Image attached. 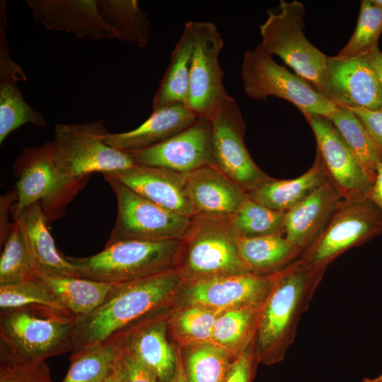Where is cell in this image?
Instances as JSON below:
<instances>
[{
	"instance_id": "cell-1",
	"label": "cell",
	"mask_w": 382,
	"mask_h": 382,
	"mask_svg": "<svg viewBox=\"0 0 382 382\" xmlns=\"http://www.w3.org/2000/svg\"><path fill=\"white\" fill-rule=\"evenodd\" d=\"M183 283L174 269L113 286L90 313L76 317L71 352L105 342L150 314L170 307Z\"/></svg>"
},
{
	"instance_id": "cell-2",
	"label": "cell",
	"mask_w": 382,
	"mask_h": 382,
	"mask_svg": "<svg viewBox=\"0 0 382 382\" xmlns=\"http://www.w3.org/2000/svg\"><path fill=\"white\" fill-rule=\"evenodd\" d=\"M325 272L299 257L274 273L273 284L261 308L253 342L258 364L272 365L284 359Z\"/></svg>"
},
{
	"instance_id": "cell-3",
	"label": "cell",
	"mask_w": 382,
	"mask_h": 382,
	"mask_svg": "<svg viewBox=\"0 0 382 382\" xmlns=\"http://www.w3.org/2000/svg\"><path fill=\"white\" fill-rule=\"evenodd\" d=\"M76 316L43 306L0 311V364H25L71 352Z\"/></svg>"
},
{
	"instance_id": "cell-4",
	"label": "cell",
	"mask_w": 382,
	"mask_h": 382,
	"mask_svg": "<svg viewBox=\"0 0 382 382\" xmlns=\"http://www.w3.org/2000/svg\"><path fill=\"white\" fill-rule=\"evenodd\" d=\"M231 217L195 216L180 239L174 270L183 282L251 273L239 250Z\"/></svg>"
},
{
	"instance_id": "cell-5",
	"label": "cell",
	"mask_w": 382,
	"mask_h": 382,
	"mask_svg": "<svg viewBox=\"0 0 382 382\" xmlns=\"http://www.w3.org/2000/svg\"><path fill=\"white\" fill-rule=\"evenodd\" d=\"M103 120L83 124H57L52 141V157L64 195L93 172L106 173L129 168L134 162L126 151L106 144Z\"/></svg>"
},
{
	"instance_id": "cell-6",
	"label": "cell",
	"mask_w": 382,
	"mask_h": 382,
	"mask_svg": "<svg viewBox=\"0 0 382 382\" xmlns=\"http://www.w3.org/2000/svg\"><path fill=\"white\" fill-rule=\"evenodd\" d=\"M180 243V240H125L106 244L91 256H65L79 277L120 284L173 269Z\"/></svg>"
},
{
	"instance_id": "cell-7",
	"label": "cell",
	"mask_w": 382,
	"mask_h": 382,
	"mask_svg": "<svg viewBox=\"0 0 382 382\" xmlns=\"http://www.w3.org/2000/svg\"><path fill=\"white\" fill-rule=\"evenodd\" d=\"M245 94L255 100L269 96L284 99L307 115L330 117L337 106L311 83L277 64L272 56L257 47L245 52L241 65Z\"/></svg>"
},
{
	"instance_id": "cell-8",
	"label": "cell",
	"mask_w": 382,
	"mask_h": 382,
	"mask_svg": "<svg viewBox=\"0 0 382 382\" xmlns=\"http://www.w3.org/2000/svg\"><path fill=\"white\" fill-rule=\"evenodd\" d=\"M306 8L298 1L281 0L276 12L267 11V20L260 25L261 42L257 48L277 55L316 89L324 71L327 55L305 37L303 17Z\"/></svg>"
},
{
	"instance_id": "cell-9",
	"label": "cell",
	"mask_w": 382,
	"mask_h": 382,
	"mask_svg": "<svg viewBox=\"0 0 382 382\" xmlns=\"http://www.w3.org/2000/svg\"><path fill=\"white\" fill-rule=\"evenodd\" d=\"M382 234V214L369 199H341L301 257L313 267L326 270L347 250Z\"/></svg>"
},
{
	"instance_id": "cell-10",
	"label": "cell",
	"mask_w": 382,
	"mask_h": 382,
	"mask_svg": "<svg viewBox=\"0 0 382 382\" xmlns=\"http://www.w3.org/2000/svg\"><path fill=\"white\" fill-rule=\"evenodd\" d=\"M117 203L115 226L106 244L125 240H180L192 218L166 209L124 184L103 175Z\"/></svg>"
},
{
	"instance_id": "cell-11",
	"label": "cell",
	"mask_w": 382,
	"mask_h": 382,
	"mask_svg": "<svg viewBox=\"0 0 382 382\" xmlns=\"http://www.w3.org/2000/svg\"><path fill=\"white\" fill-rule=\"evenodd\" d=\"M192 62L185 104L197 118L210 120L229 96L219 64L224 40L213 23L192 21Z\"/></svg>"
},
{
	"instance_id": "cell-12",
	"label": "cell",
	"mask_w": 382,
	"mask_h": 382,
	"mask_svg": "<svg viewBox=\"0 0 382 382\" xmlns=\"http://www.w3.org/2000/svg\"><path fill=\"white\" fill-rule=\"evenodd\" d=\"M211 122V149L214 166L246 192L272 178L251 158L244 143L245 124L236 101L228 96Z\"/></svg>"
},
{
	"instance_id": "cell-13",
	"label": "cell",
	"mask_w": 382,
	"mask_h": 382,
	"mask_svg": "<svg viewBox=\"0 0 382 382\" xmlns=\"http://www.w3.org/2000/svg\"><path fill=\"white\" fill-rule=\"evenodd\" d=\"M274 274H231L183 282L172 306L196 305L218 312L249 307H262L272 289Z\"/></svg>"
},
{
	"instance_id": "cell-14",
	"label": "cell",
	"mask_w": 382,
	"mask_h": 382,
	"mask_svg": "<svg viewBox=\"0 0 382 382\" xmlns=\"http://www.w3.org/2000/svg\"><path fill=\"white\" fill-rule=\"evenodd\" d=\"M317 90L335 105L371 110L382 108V87L367 54L327 56Z\"/></svg>"
},
{
	"instance_id": "cell-15",
	"label": "cell",
	"mask_w": 382,
	"mask_h": 382,
	"mask_svg": "<svg viewBox=\"0 0 382 382\" xmlns=\"http://www.w3.org/2000/svg\"><path fill=\"white\" fill-rule=\"evenodd\" d=\"M317 143L328 180L344 200L369 198L373 182L332 121L322 115L305 116Z\"/></svg>"
},
{
	"instance_id": "cell-16",
	"label": "cell",
	"mask_w": 382,
	"mask_h": 382,
	"mask_svg": "<svg viewBox=\"0 0 382 382\" xmlns=\"http://www.w3.org/2000/svg\"><path fill=\"white\" fill-rule=\"evenodd\" d=\"M126 152L134 163L163 168L185 175L214 166L210 120L198 118L185 129L159 144Z\"/></svg>"
},
{
	"instance_id": "cell-17",
	"label": "cell",
	"mask_w": 382,
	"mask_h": 382,
	"mask_svg": "<svg viewBox=\"0 0 382 382\" xmlns=\"http://www.w3.org/2000/svg\"><path fill=\"white\" fill-rule=\"evenodd\" d=\"M170 307L150 314L113 335L154 374L159 382H169L177 365V349L167 337Z\"/></svg>"
},
{
	"instance_id": "cell-18",
	"label": "cell",
	"mask_w": 382,
	"mask_h": 382,
	"mask_svg": "<svg viewBox=\"0 0 382 382\" xmlns=\"http://www.w3.org/2000/svg\"><path fill=\"white\" fill-rule=\"evenodd\" d=\"M16 166L20 173L17 199L11 209L22 210L40 201L48 221L54 205L64 197L52 157V141L40 147L25 149Z\"/></svg>"
},
{
	"instance_id": "cell-19",
	"label": "cell",
	"mask_w": 382,
	"mask_h": 382,
	"mask_svg": "<svg viewBox=\"0 0 382 382\" xmlns=\"http://www.w3.org/2000/svg\"><path fill=\"white\" fill-rule=\"evenodd\" d=\"M102 174L124 184L166 209L187 217L194 216L187 175L137 163L125 169Z\"/></svg>"
},
{
	"instance_id": "cell-20",
	"label": "cell",
	"mask_w": 382,
	"mask_h": 382,
	"mask_svg": "<svg viewBox=\"0 0 382 382\" xmlns=\"http://www.w3.org/2000/svg\"><path fill=\"white\" fill-rule=\"evenodd\" d=\"M35 21L47 29L93 40L117 39L100 14L97 0H25Z\"/></svg>"
},
{
	"instance_id": "cell-21",
	"label": "cell",
	"mask_w": 382,
	"mask_h": 382,
	"mask_svg": "<svg viewBox=\"0 0 382 382\" xmlns=\"http://www.w3.org/2000/svg\"><path fill=\"white\" fill-rule=\"evenodd\" d=\"M10 211L23 233L37 274L79 277L76 267L57 249L40 201L22 210Z\"/></svg>"
},
{
	"instance_id": "cell-22",
	"label": "cell",
	"mask_w": 382,
	"mask_h": 382,
	"mask_svg": "<svg viewBox=\"0 0 382 382\" xmlns=\"http://www.w3.org/2000/svg\"><path fill=\"white\" fill-rule=\"evenodd\" d=\"M187 182L194 216L231 217L247 197L243 188L214 166L187 174Z\"/></svg>"
},
{
	"instance_id": "cell-23",
	"label": "cell",
	"mask_w": 382,
	"mask_h": 382,
	"mask_svg": "<svg viewBox=\"0 0 382 382\" xmlns=\"http://www.w3.org/2000/svg\"><path fill=\"white\" fill-rule=\"evenodd\" d=\"M197 119L185 104H173L153 110L146 121L132 130L108 132L101 139L106 144L123 151L143 149L169 139Z\"/></svg>"
},
{
	"instance_id": "cell-24",
	"label": "cell",
	"mask_w": 382,
	"mask_h": 382,
	"mask_svg": "<svg viewBox=\"0 0 382 382\" xmlns=\"http://www.w3.org/2000/svg\"><path fill=\"white\" fill-rule=\"evenodd\" d=\"M342 199L327 180L308 197L285 212L286 239L301 253L312 243Z\"/></svg>"
},
{
	"instance_id": "cell-25",
	"label": "cell",
	"mask_w": 382,
	"mask_h": 382,
	"mask_svg": "<svg viewBox=\"0 0 382 382\" xmlns=\"http://www.w3.org/2000/svg\"><path fill=\"white\" fill-rule=\"evenodd\" d=\"M328 180L319 154L312 166L301 175L289 180L271 178L247 195L275 211L286 212L299 204Z\"/></svg>"
},
{
	"instance_id": "cell-26",
	"label": "cell",
	"mask_w": 382,
	"mask_h": 382,
	"mask_svg": "<svg viewBox=\"0 0 382 382\" xmlns=\"http://www.w3.org/2000/svg\"><path fill=\"white\" fill-rule=\"evenodd\" d=\"M58 302L76 317L87 315L97 308L109 294L113 284L82 277L37 274Z\"/></svg>"
},
{
	"instance_id": "cell-27",
	"label": "cell",
	"mask_w": 382,
	"mask_h": 382,
	"mask_svg": "<svg viewBox=\"0 0 382 382\" xmlns=\"http://www.w3.org/2000/svg\"><path fill=\"white\" fill-rule=\"evenodd\" d=\"M192 21L185 23L170 56L169 64L153 97L152 111L178 103H185L192 53Z\"/></svg>"
},
{
	"instance_id": "cell-28",
	"label": "cell",
	"mask_w": 382,
	"mask_h": 382,
	"mask_svg": "<svg viewBox=\"0 0 382 382\" xmlns=\"http://www.w3.org/2000/svg\"><path fill=\"white\" fill-rule=\"evenodd\" d=\"M239 250L248 270L253 274H274L299 258L301 252L282 235L239 237Z\"/></svg>"
},
{
	"instance_id": "cell-29",
	"label": "cell",
	"mask_w": 382,
	"mask_h": 382,
	"mask_svg": "<svg viewBox=\"0 0 382 382\" xmlns=\"http://www.w3.org/2000/svg\"><path fill=\"white\" fill-rule=\"evenodd\" d=\"M122 350L120 340L112 336L105 342L72 352L62 382H105L114 371Z\"/></svg>"
},
{
	"instance_id": "cell-30",
	"label": "cell",
	"mask_w": 382,
	"mask_h": 382,
	"mask_svg": "<svg viewBox=\"0 0 382 382\" xmlns=\"http://www.w3.org/2000/svg\"><path fill=\"white\" fill-rule=\"evenodd\" d=\"M262 307L221 312L215 321L210 342L236 358L253 343Z\"/></svg>"
},
{
	"instance_id": "cell-31",
	"label": "cell",
	"mask_w": 382,
	"mask_h": 382,
	"mask_svg": "<svg viewBox=\"0 0 382 382\" xmlns=\"http://www.w3.org/2000/svg\"><path fill=\"white\" fill-rule=\"evenodd\" d=\"M104 20L117 32L118 40L144 47L149 40L150 22L136 0H97Z\"/></svg>"
},
{
	"instance_id": "cell-32",
	"label": "cell",
	"mask_w": 382,
	"mask_h": 382,
	"mask_svg": "<svg viewBox=\"0 0 382 382\" xmlns=\"http://www.w3.org/2000/svg\"><path fill=\"white\" fill-rule=\"evenodd\" d=\"M188 382H224L233 357L211 342L179 347Z\"/></svg>"
},
{
	"instance_id": "cell-33",
	"label": "cell",
	"mask_w": 382,
	"mask_h": 382,
	"mask_svg": "<svg viewBox=\"0 0 382 382\" xmlns=\"http://www.w3.org/2000/svg\"><path fill=\"white\" fill-rule=\"evenodd\" d=\"M221 313L196 305L171 306L168 331L179 347L210 342L215 321Z\"/></svg>"
},
{
	"instance_id": "cell-34",
	"label": "cell",
	"mask_w": 382,
	"mask_h": 382,
	"mask_svg": "<svg viewBox=\"0 0 382 382\" xmlns=\"http://www.w3.org/2000/svg\"><path fill=\"white\" fill-rule=\"evenodd\" d=\"M328 117L374 183L380 156L361 122L350 109L336 105Z\"/></svg>"
},
{
	"instance_id": "cell-35",
	"label": "cell",
	"mask_w": 382,
	"mask_h": 382,
	"mask_svg": "<svg viewBox=\"0 0 382 382\" xmlns=\"http://www.w3.org/2000/svg\"><path fill=\"white\" fill-rule=\"evenodd\" d=\"M25 124L45 127L47 122L41 113L27 103L17 81L0 78V144Z\"/></svg>"
},
{
	"instance_id": "cell-36",
	"label": "cell",
	"mask_w": 382,
	"mask_h": 382,
	"mask_svg": "<svg viewBox=\"0 0 382 382\" xmlns=\"http://www.w3.org/2000/svg\"><path fill=\"white\" fill-rule=\"evenodd\" d=\"M285 213L271 209L247 195L231 220L239 237L284 234Z\"/></svg>"
},
{
	"instance_id": "cell-37",
	"label": "cell",
	"mask_w": 382,
	"mask_h": 382,
	"mask_svg": "<svg viewBox=\"0 0 382 382\" xmlns=\"http://www.w3.org/2000/svg\"><path fill=\"white\" fill-rule=\"evenodd\" d=\"M37 272L24 237L13 221L0 258V285L35 279Z\"/></svg>"
},
{
	"instance_id": "cell-38",
	"label": "cell",
	"mask_w": 382,
	"mask_h": 382,
	"mask_svg": "<svg viewBox=\"0 0 382 382\" xmlns=\"http://www.w3.org/2000/svg\"><path fill=\"white\" fill-rule=\"evenodd\" d=\"M381 34L382 9L374 6L371 0L361 1L354 32L337 56L346 57L366 54L378 47Z\"/></svg>"
},
{
	"instance_id": "cell-39",
	"label": "cell",
	"mask_w": 382,
	"mask_h": 382,
	"mask_svg": "<svg viewBox=\"0 0 382 382\" xmlns=\"http://www.w3.org/2000/svg\"><path fill=\"white\" fill-rule=\"evenodd\" d=\"M24 306H43L71 314L58 302L50 290L35 278L16 284L0 285L1 310Z\"/></svg>"
},
{
	"instance_id": "cell-40",
	"label": "cell",
	"mask_w": 382,
	"mask_h": 382,
	"mask_svg": "<svg viewBox=\"0 0 382 382\" xmlns=\"http://www.w3.org/2000/svg\"><path fill=\"white\" fill-rule=\"evenodd\" d=\"M0 382H53L45 361L0 365Z\"/></svg>"
},
{
	"instance_id": "cell-41",
	"label": "cell",
	"mask_w": 382,
	"mask_h": 382,
	"mask_svg": "<svg viewBox=\"0 0 382 382\" xmlns=\"http://www.w3.org/2000/svg\"><path fill=\"white\" fill-rule=\"evenodd\" d=\"M117 366L123 382H159L154 374L124 347Z\"/></svg>"
},
{
	"instance_id": "cell-42",
	"label": "cell",
	"mask_w": 382,
	"mask_h": 382,
	"mask_svg": "<svg viewBox=\"0 0 382 382\" xmlns=\"http://www.w3.org/2000/svg\"><path fill=\"white\" fill-rule=\"evenodd\" d=\"M0 78H8L16 81H26L21 68L10 57L8 45L6 39V25L5 1L0 3Z\"/></svg>"
},
{
	"instance_id": "cell-43",
	"label": "cell",
	"mask_w": 382,
	"mask_h": 382,
	"mask_svg": "<svg viewBox=\"0 0 382 382\" xmlns=\"http://www.w3.org/2000/svg\"><path fill=\"white\" fill-rule=\"evenodd\" d=\"M258 364L253 352V343L233 359L224 382H251L255 365Z\"/></svg>"
},
{
	"instance_id": "cell-44",
	"label": "cell",
	"mask_w": 382,
	"mask_h": 382,
	"mask_svg": "<svg viewBox=\"0 0 382 382\" xmlns=\"http://www.w3.org/2000/svg\"><path fill=\"white\" fill-rule=\"evenodd\" d=\"M350 110L363 124L382 162V108L374 110L361 108H351Z\"/></svg>"
},
{
	"instance_id": "cell-45",
	"label": "cell",
	"mask_w": 382,
	"mask_h": 382,
	"mask_svg": "<svg viewBox=\"0 0 382 382\" xmlns=\"http://www.w3.org/2000/svg\"><path fill=\"white\" fill-rule=\"evenodd\" d=\"M17 199V191H11L7 195H3L1 197V231H0V237H1V245H4L6 241L7 240L8 235L11 232L12 224H9L8 221L7 213L11 207L8 209H6L8 204L13 199Z\"/></svg>"
},
{
	"instance_id": "cell-46",
	"label": "cell",
	"mask_w": 382,
	"mask_h": 382,
	"mask_svg": "<svg viewBox=\"0 0 382 382\" xmlns=\"http://www.w3.org/2000/svg\"><path fill=\"white\" fill-rule=\"evenodd\" d=\"M369 198L376 205L382 214V162L377 166L376 175Z\"/></svg>"
},
{
	"instance_id": "cell-47",
	"label": "cell",
	"mask_w": 382,
	"mask_h": 382,
	"mask_svg": "<svg viewBox=\"0 0 382 382\" xmlns=\"http://www.w3.org/2000/svg\"><path fill=\"white\" fill-rule=\"evenodd\" d=\"M366 54L382 87V52L377 47Z\"/></svg>"
},
{
	"instance_id": "cell-48",
	"label": "cell",
	"mask_w": 382,
	"mask_h": 382,
	"mask_svg": "<svg viewBox=\"0 0 382 382\" xmlns=\"http://www.w3.org/2000/svg\"><path fill=\"white\" fill-rule=\"evenodd\" d=\"M178 359L175 374L169 382H188L180 348L177 349Z\"/></svg>"
},
{
	"instance_id": "cell-49",
	"label": "cell",
	"mask_w": 382,
	"mask_h": 382,
	"mask_svg": "<svg viewBox=\"0 0 382 382\" xmlns=\"http://www.w3.org/2000/svg\"><path fill=\"white\" fill-rule=\"evenodd\" d=\"M105 382H123L117 364L112 373L108 377Z\"/></svg>"
},
{
	"instance_id": "cell-50",
	"label": "cell",
	"mask_w": 382,
	"mask_h": 382,
	"mask_svg": "<svg viewBox=\"0 0 382 382\" xmlns=\"http://www.w3.org/2000/svg\"><path fill=\"white\" fill-rule=\"evenodd\" d=\"M371 1L374 6L382 9V0H371Z\"/></svg>"
}]
</instances>
